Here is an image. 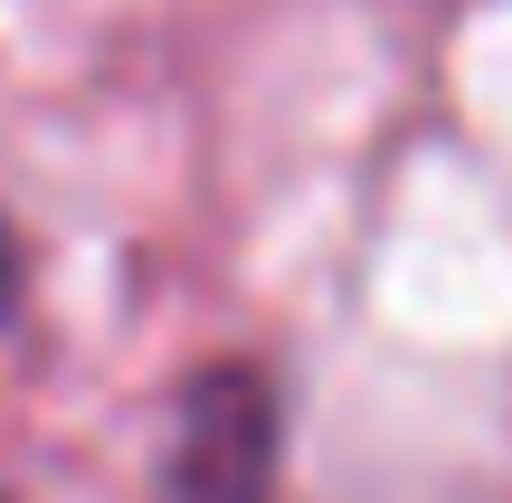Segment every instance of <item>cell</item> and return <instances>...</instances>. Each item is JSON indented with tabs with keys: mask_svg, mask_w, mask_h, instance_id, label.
<instances>
[{
	"mask_svg": "<svg viewBox=\"0 0 512 503\" xmlns=\"http://www.w3.org/2000/svg\"><path fill=\"white\" fill-rule=\"evenodd\" d=\"M266 475H275V409L256 371H209L181 399L162 503H266Z\"/></svg>",
	"mask_w": 512,
	"mask_h": 503,
	"instance_id": "6da1fadb",
	"label": "cell"
}]
</instances>
